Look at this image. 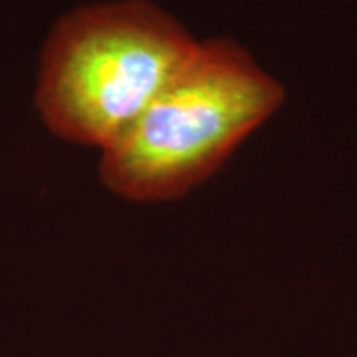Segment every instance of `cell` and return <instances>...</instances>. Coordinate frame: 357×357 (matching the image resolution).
Segmentation results:
<instances>
[{"instance_id": "cell-1", "label": "cell", "mask_w": 357, "mask_h": 357, "mask_svg": "<svg viewBox=\"0 0 357 357\" xmlns=\"http://www.w3.org/2000/svg\"><path fill=\"white\" fill-rule=\"evenodd\" d=\"M284 86L230 38L199 40L133 126L102 151V183L133 203L203 185L280 109Z\"/></svg>"}, {"instance_id": "cell-2", "label": "cell", "mask_w": 357, "mask_h": 357, "mask_svg": "<svg viewBox=\"0 0 357 357\" xmlns=\"http://www.w3.org/2000/svg\"><path fill=\"white\" fill-rule=\"evenodd\" d=\"M199 40L151 0L64 14L40 54L36 107L54 135L105 149L177 74Z\"/></svg>"}]
</instances>
